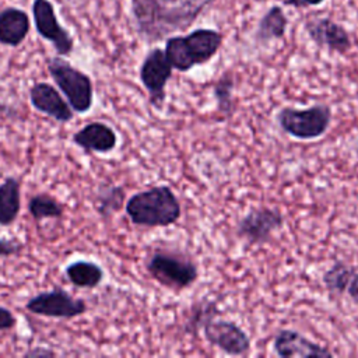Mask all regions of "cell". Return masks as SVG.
<instances>
[{
    "label": "cell",
    "mask_w": 358,
    "mask_h": 358,
    "mask_svg": "<svg viewBox=\"0 0 358 358\" xmlns=\"http://www.w3.org/2000/svg\"><path fill=\"white\" fill-rule=\"evenodd\" d=\"M25 308L31 313L57 319H73L87 312L84 299L71 296L62 287H55L29 298Z\"/></svg>",
    "instance_id": "cell-7"
},
{
    "label": "cell",
    "mask_w": 358,
    "mask_h": 358,
    "mask_svg": "<svg viewBox=\"0 0 358 358\" xmlns=\"http://www.w3.org/2000/svg\"><path fill=\"white\" fill-rule=\"evenodd\" d=\"M172 70L173 67L161 48H152L140 66V81L148 92L150 103L157 109L164 106L166 98L165 87L172 77Z\"/></svg>",
    "instance_id": "cell-8"
},
{
    "label": "cell",
    "mask_w": 358,
    "mask_h": 358,
    "mask_svg": "<svg viewBox=\"0 0 358 358\" xmlns=\"http://www.w3.org/2000/svg\"><path fill=\"white\" fill-rule=\"evenodd\" d=\"M288 18L281 6H271L259 20L255 32V41L266 45L273 39H281L285 35Z\"/></svg>",
    "instance_id": "cell-18"
},
{
    "label": "cell",
    "mask_w": 358,
    "mask_h": 358,
    "mask_svg": "<svg viewBox=\"0 0 358 358\" xmlns=\"http://www.w3.org/2000/svg\"><path fill=\"white\" fill-rule=\"evenodd\" d=\"M357 46H358V38H357Z\"/></svg>",
    "instance_id": "cell-30"
},
{
    "label": "cell",
    "mask_w": 358,
    "mask_h": 358,
    "mask_svg": "<svg viewBox=\"0 0 358 358\" xmlns=\"http://www.w3.org/2000/svg\"><path fill=\"white\" fill-rule=\"evenodd\" d=\"M281 130L298 140H313L323 136L331 122L329 105L317 103L309 108H281L275 115Z\"/></svg>",
    "instance_id": "cell-6"
},
{
    "label": "cell",
    "mask_w": 358,
    "mask_h": 358,
    "mask_svg": "<svg viewBox=\"0 0 358 358\" xmlns=\"http://www.w3.org/2000/svg\"><path fill=\"white\" fill-rule=\"evenodd\" d=\"M28 213L35 221L46 218H60L64 213V207L50 194L38 193L29 199Z\"/></svg>",
    "instance_id": "cell-21"
},
{
    "label": "cell",
    "mask_w": 358,
    "mask_h": 358,
    "mask_svg": "<svg viewBox=\"0 0 358 358\" xmlns=\"http://www.w3.org/2000/svg\"><path fill=\"white\" fill-rule=\"evenodd\" d=\"M46 66L52 80L66 96L71 109L77 113L88 112L94 102L91 77L59 56L49 57Z\"/></svg>",
    "instance_id": "cell-4"
},
{
    "label": "cell",
    "mask_w": 358,
    "mask_h": 358,
    "mask_svg": "<svg viewBox=\"0 0 358 358\" xmlns=\"http://www.w3.org/2000/svg\"><path fill=\"white\" fill-rule=\"evenodd\" d=\"M217 313H218V309L214 301H203V302L194 303L192 306V312L189 315L185 330L190 334L197 336L199 330L203 329L206 323L213 320L217 316Z\"/></svg>",
    "instance_id": "cell-24"
},
{
    "label": "cell",
    "mask_w": 358,
    "mask_h": 358,
    "mask_svg": "<svg viewBox=\"0 0 358 358\" xmlns=\"http://www.w3.org/2000/svg\"><path fill=\"white\" fill-rule=\"evenodd\" d=\"M21 210V180L7 176L0 183V225L10 227Z\"/></svg>",
    "instance_id": "cell-17"
},
{
    "label": "cell",
    "mask_w": 358,
    "mask_h": 358,
    "mask_svg": "<svg viewBox=\"0 0 358 358\" xmlns=\"http://www.w3.org/2000/svg\"><path fill=\"white\" fill-rule=\"evenodd\" d=\"M207 341L229 355H243L250 350L249 336L234 322L210 320L203 327Z\"/></svg>",
    "instance_id": "cell-11"
},
{
    "label": "cell",
    "mask_w": 358,
    "mask_h": 358,
    "mask_svg": "<svg viewBox=\"0 0 358 358\" xmlns=\"http://www.w3.org/2000/svg\"><path fill=\"white\" fill-rule=\"evenodd\" d=\"M284 225L282 214L278 210L259 207L250 210L236 225V235L249 245L267 242L273 232Z\"/></svg>",
    "instance_id": "cell-10"
},
{
    "label": "cell",
    "mask_w": 358,
    "mask_h": 358,
    "mask_svg": "<svg viewBox=\"0 0 358 358\" xmlns=\"http://www.w3.org/2000/svg\"><path fill=\"white\" fill-rule=\"evenodd\" d=\"M323 1L324 0H282V4L294 7V8H305V7H310V6H319Z\"/></svg>",
    "instance_id": "cell-27"
},
{
    "label": "cell",
    "mask_w": 358,
    "mask_h": 358,
    "mask_svg": "<svg viewBox=\"0 0 358 358\" xmlns=\"http://www.w3.org/2000/svg\"><path fill=\"white\" fill-rule=\"evenodd\" d=\"M234 87H235V78L231 70L224 71L214 85L213 92L217 101V108H218V112L222 113L224 116H229L234 110V98H232Z\"/></svg>",
    "instance_id": "cell-23"
},
{
    "label": "cell",
    "mask_w": 358,
    "mask_h": 358,
    "mask_svg": "<svg viewBox=\"0 0 358 358\" xmlns=\"http://www.w3.org/2000/svg\"><path fill=\"white\" fill-rule=\"evenodd\" d=\"M31 28L28 14L17 7H6L0 11V43L20 46Z\"/></svg>",
    "instance_id": "cell-16"
},
{
    "label": "cell",
    "mask_w": 358,
    "mask_h": 358,
    "mask_svg": "<svg viewBox=\"0 0 358 358\" xmlns=\"http://www.w3.org/2000/svg\"><path fill=\"white\" fill-rule=\"evenodd\" d=\"M17 324V317L15 315L0 305V330H10L13 327H15Z\"/></svg>",
    "instance_id": "cell-26"
},
{
    "label": "cell",
    "mask_w": 358,
    "mask_h": 358,
    "mask_svg": "<svg viewBox=\"0 0 358 358\" xmlns=\"http://www.w3.org/2000/svg\"><path fill=\"white\" fill-rule=\"evenodd\" d=\"M145 268L158 284L175 291L190 287L199 277L197 264L178 252H154L147 259Z\"/></svg>",
    "instance_id": "cell-5"
},
{
    "label": "cell",
    "mask_w": 358,
    "mask_h": 358,
    "mask_svg": "<svg viewBox=\"0 0 358 358\" xmlns=\"http://www.w3.org/2000/svg\"><path fill=\"white\" fill-rule=\"evenodd\" d=\"M67 280L78 288H95L103 280V268L91 260H76L66 270Z\"/></svg>",
    "instance_id": "cell-19"
},
{
    "label": "cell",
    "mask_w": 358,
    "mask_h": 358,
    "mask_svg": "<svg viewBox=\"0 0 358 358\" xmlns=\"http://www.w3.org/2000/svg\"><path fill=\"white\" fill-rule=\"evenodd\" d=\"M24 243L15 238H0V257H11L21 253Z\"/></svg>",
    "instance_id": "cell-25"
},
{
    "label": "cell",
    "mask_w": 358,
    "mask_h": 358,
    "mask_svg": "<svg viewBox=\"0 0 358 358\" xmlns=\"http://www.w3.org/2000/svg\"><path fill=\"white\" fill-rule=\"evenodd\" d=\"M124 208L134 225L150 228L169 227L175 224L182 214L176 194L166 185L134 193L126 201Z\"/></svg>",
    "instance_id": "cell-2"
},
{
    "label": "cell",
    "mask_w": 358,
    "mask_h": 358,
    "mask_svg": "<svg viewBox=\"0 0 358 358\" xmlns=\"http://www.w3.org/2000/svg\"><path fill=\"white\" fill-rule=\"evenodd\" d=\"M73 143L85 152H110L117 144L115 130L103 122H91L73 134Z\"/></svg>",
    "instance_id": "cell-15"
},
{
    "label": "cell",
    "mask_w": 358,
    "mask_h": 358,
    "mask_svg": "<svg viewBox=\"0 0 358 358\" xmlns=\"http://www.w3.org/2000/svg\"><path fill=\"white\" fill-rule=\"evenodd\" d=\"M309 38L319 46L331 52L347 53L351 48V38L347 29L329 17L312 18L305 24Z\"/></svg>",
    "instance_id": "cell-12"
},
{
    "label": "cell",
    "mask_w": 358,
    "mask_h": 358,
    "mask_svg": "<svg viewBox=\"0 0 358 358\" xmlns=\"http://www.w3.org/2000/svg\"><path fill=\"white\" fill-rule=\"evenodd\" d=\"M354 273L355 268L352 266H348L344 262H336L324 271L323 284L329 292L341 295L347 291V287Z\"/></svg>",
    "instance_id": "cell-22"
},
{
    "label": "cell",
    "mask_w": 358,
    "mask_h": 358,
    "mask_svg": "<svg viewBox=\"0 0 358 358\" xmlns=\"http://www.w3.org/2000/svg\"><path fill=\"white\" fill-rule=\"evenodd\" d=\"M56 352L53 350H49V348H43V347H35V348H31L28 350L24 357H55Z\"/></svg>",
    "instance_id": "cell-28"
},
{
    "label": "cell",
    "mask_w": 358,
    "mask_h": 358,
    "mask_svg": "<svg viewBox=\"0 0 358 358\" xmlns=\"http://www.w3.org/2000/svg\"><path fill=\"white\" fill-rule=\"evenodd\" d=\"M31 105L41 113L60 123H67L73 119L74 110L60 92L48 83H36L29 88Z\"/></svg>",
    "instance_id": "cell-13"
},
{
    "label": "cell",
    "mask_w": 358,
    "mask_h": 358,
    "mask_svg": "<svg viewBox=\"0 0 358 358\" xmlns=\"http://www.w3.org/2000/svg\"><path fill=\"white\" fill-rule=\"evenodd\" d=\"M124 199L126 194L122 186L102 185L95 196V208L102 218H109L122 208Z\"/></svg>",
    "instance_id": "cell-20"
},
{
    "label": "cell",
    "mask_w": 358,
    "mask_h": 358,
    "mask_svg": "<svg viewBox=\"0 0 358 358\" xmlns=\"http://www.w3.org/2000/svg\"><path fill=\"white\" fill-rule=\"evenodd\" d=\"M274 351L281 358L296 357H331L333 352L309 338L303 337L299 331L291 329L280 330L274 337Z\"/></svg>",
    "instance_id": "cell-14"
},
{
    "label": "cell",
    "mask_w": 358,
    "mask_h": 358,
    "mask_svg": "<svg viewBox=\"0 0 358 358\" xmlns=\"http://www.w3.org/2000/svg\"><path fill=\"white\" fill-rule=\"evenodd\" d=\"M32 14L36 32L53 45L59 56H69L74 49V38L59 22L53 4L49 0H34Z\"/></svg>",
    "instance_id": "cell-9"
},
{
    "label": "cell",
    "mask_w": 358,
    "mask_h": 358,
    "mask_svg": "<svg viewBox=\"0 0 358 358\" xmlns=\"http://www.w3.org/2000/svg\"><path fill=\"white\" fill-rule=\"evenodd\" d=\"M214 0H131V15L138 35L158 42L187 29Z\"/></svg>",
    "instance_id": "cell-1"
},
{
    "label": "cell",
    "mask_w": 358,
    "mask_h": 358,
    "mask_svg": "<svg viewBox=\"0 0 358 358\" xmlns=\"http://www.w3.org/2000/svg\"><path fill=\"white\" fill-rule=\"evenodd\" d=\"M221 32L210 28H199L187 35H173L165 42V56L171 66L186 73L194 66L210 62L222 45Z\"/></svg>",
    "instance_id": "cell-3"
},
{
    "label": "cell",
    "mask_w": 358,
    "mask_h": 358,
    "mask_svg": "<svg viewBox=\"0 0 358 358\" xmlns=\"http://www.w3.org/2000/svg\"><path fill=\"white\" fill-rule=\"evenodd\" d=\"M348 295L352 298L355 303H358V273H354V275L350 280V284L347 287Z\"/></svg>",
    "instance_id": "cell-29"
}]
</instances>
